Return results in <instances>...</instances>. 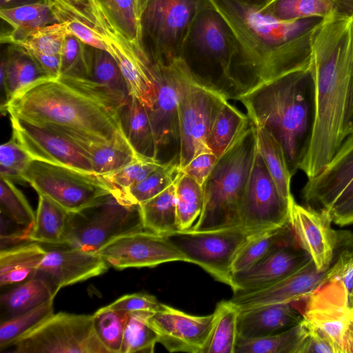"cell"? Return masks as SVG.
<instances>
[{
    "mask_svg": "<svg viewBox=\"0 0 353 353\" xmlns=\"http://www.w3.org/2000/svg\"><path fill=\"white\" fill-rule=\"evenodd\" d=\"M303 334L299 353H336L329 338L320 330L303 319Z\"/></svg>",
    "mask_w": 353,
    "mask_h": 353,
    "instance_id": "cell-55",
    "label": "cell"
},
{
    "mask_svg": "<svg viewBox=\"0 0 353 353\" xmlns=\"http://www.w3.org/2000/svg\"><path fill=\"white\" fill-rule=\"evenodd\" d=\"M353 14V0H274L261 12L279 20L323 19L334 12Z\"/></svg>",
    "mask_w": 353,
    "mask_h": 353,
    "instance_id": "cell-34",
    "label": "cell"
},
{
    "mask_svg": "<svg viewBox=\"0 0 353 353\" xmlns=\"http://www.w3.org/2000/svg\"><path fill=\"white\" fill-rule=\"evenodd\" d=\"M243 226L212 230H177L164 235L188 258L216 281L231 286L232 266L243 246L253 236Z\"/></svg>",
    "mask_w": 353,
    "mask_h": 353,
    "instance_id": "cell-11",
    "label": "cell"
},
{
    "mask_svg": "<svg viewBox=\"0 0 353 353\" xmlns=\"http://www.w3.org/2000/svg\"><path fill=\"white\" fill-rule=\"evenodd\" d=\"M0 210L1 214L32 230L36 214L13 181L3 176H0Z\"/></svg>",
    "mask_w": 353,
    "mask_h": 353,
    "instance_id": "cell-49",
    "label": "cell"
},
{
    "mask_svg": "<svg viewBox=\"0 0 353 353\" xmlns=\"http://www.w3.org/2000/svg\"><path fill=\"white\" fill-rule=\"evenodd\" d=\"M294 303L305 321L329 338L336 353H345V338L353 319V311L342 282L334 279L323 281Z\"/></svg>",
    "mask_w": 353,
    "mask_h": 353,
    "instance_id": "cell-16",
    "label": "cell"
},
{
    "mask_svg": "<svg viewBox=\"0 0 353 353\" xmlns=\"http://www.w3.org/2000/svg\"><path fill=\"white\" fill-rule=\"evenodd\" d=\"M326 271H319L311 259L295 272L259 290L234 293L230 301L239 310L298 301L317 288Z\"/></svg>",
    "mask_w": 353,
    "mask_h": 353,
    "instance_id": "cell-24",
    "label": "cell"
},
{
    "mask_svg": "<svg viewBox=\"0 0 353 353\" xmlns=\"http://www.w3.org/2000/svg\"><path fill=\"white\" fill-rule=\"evenodd\" d=\"M139 205L145 230L161 235L179 230L174 183Z\"/></svg>",
    "mask_w": 353,
    "mask_h": 353,
    "instance_id": "cell-38",
    "label": "cell"
},
{
    "mask_svg": "<svg viewBox=\"0 0 353 353\" xmlns=\"http://www.w3.org/2000/svg\"><path fill=\"white\" fill-rule=\"evenodd\" d=\"M54 299L22 314L2 320L0 324L1 351L12 346L22 336L54 314Z\"/></svg>",
    "mask_w": 353,
    "mask_h": 353,
    "instance_id": "cell-44",
    "label": "cell"
},
{
    "mask_svg": "<svg viewBox=\"0 0 353 353\" xmlns=\"http://www.w3.org/2000/svg\"><path fill=\"white\" fill-rule=\"evenodd\" d=\"M120 116L123 130L135 152L145 159L158 161V148L148 109L130 96L121 107Z\"/></svg>",
    "mask_w": 353,
    "mask_h": 353,
    "instance_id": "cell-30",
    "label": "cell"
},
{
    "mask_svg": "<svg viewBox=\"0 0 353 353\" xmlns=\"http://www.w3.org/2000/svg\"><path fill=\"white\" fill-rule=\"evenodd\" d=\"M257 150L280 194L290 200L293 197L290 172L284 150L275 137L264 128L255 125Z\"/></svg>",
    "mask_w": 353,
    "mask_h": 353,
    "instance_id": "cell-37",
    "label": "cell"
},
{
    "mask_svg": "<svg viewBox=\"0 0 353 353\" xmlns=\"http://www.w3.org/2000/svg\"><path fill=\"white\" fill-rule=\"evenodd\" d=\"M208 0H139L141 42L151 62L183 57L194 21Z\"/></svg>",
    "mask_w": 353,
    "mask_h": 353,
    "instance_id": "cell-6",
    "label": "cell"
},
{
    "mask_svg": "<svg viewBox=\"0 0 353 353\" xmlns=\"http://www.w3.org/2000/svg\"><path fill=\"white\" fill-rule=\"evenodd\" d=\"M0 16L12 30H31L57 23L49 5L43 0L1 8Z\"/></svg>",
    "mask_w": 353,
    "mask_h": 353,
    "instance_id": "cell-45",
    "label": "cell"
},
{
    "mask_svg": "<svg viewBox=\"0 0 353 353\" xmlns=\"http://www.w3.org/2000/svg\"><path fill=\"white\" fill-rule=\"evenodd\" d=\"M188 44L194 49L202 65L194 76L195 79L228 99H234L236 86L231 74L233 38L224 20L210 4L197 16Z\"/></svg>",
    "mask_w": 353,
    "mask_h": 353,
    "instance_id": "cell-9",
    "label": "cell"
},
{
    "mask_svg": "<svg viewBox=\"0 0 353 353\" xmlns=\"http://www.w3.org/2000/svg\"><path fill=\"white\" fill-rule=\"evenodd\" d=\"M353 70V14L336 11L322 19L311 37L313 117L299 165L307 179L332 161L349 132Z\"/></svg>",
    "mask_w": 353,
    "mask_h": 353,
    "instance_id": "cell-1",
    "label": "cell"
},
{
    "mask_svg": "<svg viewBox=\"0 0 353 353\" xmlns=\"http://www.w3.org/2000/svg\"><path fill=\"white\" fill-rule=\"evenodd\" d=\"M228 100L222 93L199 83L188 66L179 90L180 171L194 157L210 151L206 145L208 134L216 115Z\"/></svg>",
    "mask_w": 353,
    "mask_h": 353,
    "instance_id": "cell-10",
    "label": "cell"
},
{
    "mask_svg": "<svg viewBox=\"0 0 353 353\" xmlns=\"http://www.w3.org/2000/svg\"><path fill=\"white\" fill-rule=\"evenodd\" d=\"M46 253L45 247L35 242L1 250V287L18 284L33 277Z\"/></svg>",
    "mask_w": 353,
    "mask_h": 353,
    "instance_id": "cell-31",
    "label": "cell"
},
{
    "mask_svg": "<svg viewBox=\"0 0 353 353\" xmlns=\"http://www.w3.org/2000/svg\"><path fill=\"white\" fill-rule=\"evenodd\" d=\"M352 128H353V70H352V83L351 109H350V119H349V132H348V134H350V132H351Z\"/></svg>",
    "mask_w": 353,
    "mask_h": 353,
    "instance_id": "cell-61",
    "label": "cell"
},
{
    "mask_svg": "<svg viewBox=\"0 0 353 353\" xmlns=\"http://www.w3.org/2000/svg\"><path fill=\"white\" fill-rule=\"evenodd\" d=\"M22 177L39 194L68 212H79L110 194L119 201L116 189L102 176L69 167L32 159Z\"/></svg>",
    "mask_w": 353,
    "mask_h": 353,
    "instance_id": "cell-7",
    "label": "cell"
},
{
    "mask_svg": "<svg viewBox=\"0 0 353 353\" xmlns=\"http://www.w3.org/2000/svg\"><path fill=\"white\" fill-rule=\"evenodd\" d=\"M330 214L332 222L339 225L353 223V196L334 207Z\"/></svg>",
    "mask_w": 353,
    "mask_h": 353,
    "instance_id": "cell-57",
    "label": "cell"
},
{
    "mask_svg": "<svg viewBox=\"0 0 353 353\" xmlns=\"http://www.w3.org/2000/svg\"><path fill=\"white\" fill-rule=\"evenodd\" d=\"M248 118L270 132L281 145L293 176L304 154L313 117L310 70L263 83L239 96Z\"/></svg>",
    "mask_w": 353,
    "mask_h": 353,
    "instance_id": "cell-4",
    "label": "cell"
},
{
    "mask_svg": "<svg viewBox=\"0 0 353 353\" xmlns=\"http://www.w3.org/2000/svg\"><path fill=\"white\" fill-rule=\"evenodd\" d=\"M256 128L249 119L202 185L203 205L194 230L241 225V208L256 152Z\"/></svg>",
    "mask_w": 353,
    "mask_h": 353,
    "instance_id": "cell-5",
    "label": "cell"
},
{
    "mask_svg": "<svg viewBox=\"0 0 353 353\" xmlns=\"http://www.w3.org/2000/svg\"><path fill=\"white\" fill-rule=\"evenodd\" d=\"M163 304L155 296L145 293H134L122 296L108 306L114 310L128 312H155L160 310Z\"/></svg>",
    "mask_w": 353,
    "mask_h": 353,
    "instance_id": "cell-54",
    "label": "cell"
},
{
    "mask_svg": "<svg viewBox=\"0 0 353 353\" xmlns=\"http://www.w3.org/2000/svg\"><path fill=\"white\" fill-rule=\"evenodd\" d=\"M303 317L294 302L239 310L237 339L263 337L299 324Z\"/></svg>",
    "mask_w": 353,
    "mask_h": 353,
    "instance_id": "cell-25",
    "label": "cell"
},
{
    "mask_svg": "<svg viewBox=\"0 0 353 353\" xmlns=\"http://www.w3.org/2000/svg\"><path fill=\"white\" fill-rule=\"evenodd\" d=\"M12 346L15 353H109L99 339L92 314H53Z\"/></svg>",
    "mask_w": 353,
    "mask_h": 353,
    "instance_id": "cell-12",
    "label": "cell"
},
{
    "mask_svg": "<svg viewBox=\"0 0 353 353\" xmlns=\"http://www.w3.org/2000/svg\"><path fill=\"white\" fill-rule=\"evenodd\" d=\"M217 157L210 151L203 152L194 157L181 170L203 185L212 170Z\"/></svg>",
    "mask_w": 353,
    "mask_h": 353,
    "instance_id": "cell-56",
    "label": "cell"
},
{
    "mask_svg": "<svg viewBox=\"0 0 353 353\" xmlns=\"http://www.w3.org/2000/svg\"><path fill=\"white\" fill-rule=\"evenodd\" d=\"M180 173L178 163L171 161L153 172L125 192L127 202L141 205L173 184Z\"/></svg>",
    "mask_w": 353,
    "mask_h": 353,
    "instance_id": "cell-47",
    "label": "cell"
},
{
    "mask_svg": "<svg viewBox=\"0 0 353 353\" xmlns=\"http://www.w3.org/2000/svg\"><path fill=\"white\" fill-rule=\"evenodd\" d=\"M352 148H353V128L345 139L336 152H345Z\"/></svg>",
    "mask_w": 353,
    "mask_h": 353,
    "instance_id": "cell-60",
    "label": "cell"
},
{
    "mask_svg": "<svg viewBox=\"0 0 353 353\" xmlns=\"http://www.w3.org/2000/svg\"><path fill=\"white\" fill-rule=\"evenodd\" d=\"M338 280L345 285L350 303L353 300V248L341 251L326 270L323 281Z\"/></svg>",
    "mask_w": 353,
    "mask_h": 353,
    "instance_id": "cell-53",
    "label": "cell"
},
{
    "mask_svg": "<svg viewBox=\"0 0 353 353\" xmlns=\"http://www.w3.org/2000/svg\"><path fill=\"white\" fill-rule=\"evenodd\" d=\"M10 117L12 137L32 159L94 173L85 151L61 132L48 125Z\"/></svg>",
    "mask_w": 353,
    "mask_h": 353,
    "instance_id": "cell-17",
    "label": "cell"
},
{
    "mask_svg": "<svg viewBox=\"0 0 353 353\" xmlns=\"http://www.w3.org/2000/svg\"><path fill=\"white\" fill-rule=\"evenodd\" d=\"M345 353H353V319L345 338Z\"/></svg>",
    "mask_w": 353,
    "mask_h": 353,
    "instance_id": "cell-58",
    "label": "cell"
},
{
    "mask_svg": "<svg viewBox=\"0 0 353 353\" xmlns=\"http://www.w3.org/2000/svg\"><path fill=\"white\" fill-rule=\"evenodd\" d=\"M112 27L141 56L149 59L141 42L139 0H94Z\"/></svg>",
    "mask_w": 353,
    "mask_h": 353,
    "instance_id": "cell-33",
    "label": "cell"
},
{
    "mask_svg": "<svg viewBox=\"0 0 353 353\" xmlns=\"http://www.w3.org/2000/svg\"><path fill=\"white\" fill-rule=\"evenodd\" d=\"M144 230L140 205L124 204L110 194L79 212L68 213L63 244L97 252L114 239Z\"/></svg>",
    "mask_w": 353,
    "mask_h": 353,
    "instance_id": "cell-8",
    "label": "cell"
},
{
    "mask_svg": "<svg viewBox=\"0 0 353 353\" xmlns=\"http://www.w3.org/2000/svg\"><path fill=\"white\" fill-rule=\"evenodd\" d=\"M303 334L301 321L284 331L263 337L237 339L234 353H299Z\"/></svg>",
    "mask_w": 353,
    "mask_h": 353,
    "instance_id": "cell-42",
    "label": "cell"
},
{
    "mask_svg": "<svg viewBox=\"0 0 353 353\" xmlns=\"http://www.w3.org/2000/svg\"><path fill=\"white\" fill-rule=\"evenodd\" d=\"M311 259L298 242L285 245L250 268L233 273L230 288L234 293L265 288L295 272Z\"/></svg>",
    "mask_w": 353,
    "mask_h": 353,
    "instance_id": "cell-23",
    "label": "cell"
},
{
    "mask_svg": "<svg viewBox=\"0 0 353 353\" xmlns=\"http://www.w3.org/2000/svg\"><path fill=\"white\" fill-rule=\"evenodd\" d=\"M57 130L68 136L85 151L91 161L94 173L98 175L112 173L137 161L148 160L139 156L130 145L109 144L74 132Z\"/></svg>",
    "mask_w": 353,
    "mask_h": 353,
    "instance_id": "cell-29",
    "label": "cell"
},
{
    "mask_svg": "<svg viewBox=\"0 0 353 353\" xmlns=\"http://www.w3.org/2000/svg\"><path fill=\"white\" fill-rule=\"evenodd\" d=\"M249 121L248 115L226 101L219 110L206 141L208 149L219 158Z\"/></svg>",
    "mask_w": 353,
    "mask_h": 353,
    "instance_id": "cell-41",
    "label": "cell"
},
{
    "mask_svg": "<svg viewBox=\"0 0 353 353\" xmlns=\"http://www.w3.org/2000/svg\"><path fill=\"white\" fill-rule=\"evenodd\" d=\"M129 313L120 353L154 352L159 336L146 321L153 312Z\"/></svg>",
    "mask_w": 353,
    "mask_h": 353,
    "instance_id": "cell-48",
    "label": "cell"
},
{
    "mask_svg": "<svg viewBox=\"0 0 353 353\" xmlns=\"http://www.w3.org/2000/svg\"><path fill=\"white\" fill-rule=\"evenodd\" d=\"M208 1L233 38L234 99L263 83L310 70L312 34L322 19L282 21L239 0Z\"/></svg>",
    "mask_w": 353,
    "mask_h": 353,
    "instance_id": "cell-2",
    "label": "cell"
},
{
    "mask_svg": "<svg viewBox=\"0 0 353 353\" xmlns=\"http://www.w3.org/2000/svg\"><path fill=\"white\" fill-rule=\"evenodd\" d=\"M15 1L17 0H1V8L11 7Z\"/></svg>",
    "mask_w": 353,
    "mask_h": 353,
    "instance_id": "cell-62",
    "label": "cell"
},
{
    "mask_svg": "<svg viewBox=\"0 0 353 353\" xmlns=\"http://www.w3.org/2000/svg\"><path fill=\"white\" fill-rule=\"evenodd\" d=\"M248 5L256 8L260 11H262L267 6H268L274 0H239Z\"/></svg>",
    "mask_w": 353,
    "mask_h": 353,
    "instance_id": "cell-59",
    "label": "cell"
},
{
    "mask_svg": "<svg viewBox=\"0 0 353 353\" xmlns=\"http://www.w3.org/2000/svg\"><path fill=\"white\" fill-rule=\"evenodd\" d=\"M295 242L297 241L290 221L256 234L239 252L233 263L232 272L245 270L277 249Z\"/></svg>",
    "mask_w": 353,
    "mask_h": 353,
    "instance_id": "cell-32",
    "label": "cell"
},
{
    "mask_svg": "<svg viewBox=\"0 0 353 353\" xmlns=\"http://www.w3.org/2000/svg\"><path fill=\"white\" fill-rule=\"evenodd\" d=\"M188 68L182 57L165 62H151L157 95L153 105L148 110L158 148V161L162 154L164 163H179V90Z\"/></svg>",
    "mask_w": 353,
    "mask_h": 353,
    "instance_id": "cell-13",
    "label": "cell"
},
{
    "mask_svg": "<svg viewBox=\"0 0 353 353\" xmlns=\"http://www.w3.org/2000/svg\"><path fill=\"white\" fill-rule=\"evenodd\" d=\"M97 253L114 268H152L170 261L188 262L166 236L142 230L111 241Z\"/></svg>",
    "mask_w": 353,
    "mask_h": 353,
    "instance_id": "cell-18",
    "label": "cell"
},
{
    "mask_svg": "<svg viewBox=\"0 0 353 353\" xmlns=\"http://www.w3.org/2000/svg\"><path fill=\"white\" fill-rule=\"evenodd\" d=\"M123 105L90 78L48 77L19 92L1 113L105 143L130 145L121 121Z\"/></svg>",
    "mask_w": 353,
    "mask_h": 353,
    "instance_id": "cell-3",
    "label": "cell"
},
{
    "mask_svg": "<svg viewBox=\"0 0 353 353\" xmlns=\"http://www.w3.org/2000/svg\"><path fill=\"white\" fill-rule=\"evenodd\" d=\"M95 24L108 46V52L117 62L128 85L130 96L137 99L148 110L153 105L157 89L151 61L139 54L110 24L101 9L94 6Z\"/></svg>",
    "mask_w": 353,
    "mask_h": 353,
    "instance_id": "cell-19",
    "label": "cell"
},
{
    "mask_svg": "<svg viewBox=\"0 0 353 353\" xmlns=\"http://www.w3.org/2000/svg\"><path fill=\"white\" fill-rule=\"evenodd\" d=\"M174 183L179 230H188L191 228L202 211V185L181 171Z\"/></svg>",
    "mask_w": 353,
    "mask_h": 353,
    "instance_id": "cell-43",
    "label": "cell"
},
{
    "mask_svg": "<svg viewBox=\"0 0 353 353\" xmlns=\"http://www.w3.org/2000/svg\"><path fill=\"white\" fill-rule=\"evenodd\" d=\"M44 78L48 77L23 49L14 45L8 47L1 61L0 85L6 101L1 111L19 92Z\"/></svg>",
    "mask_w": 353,
    "mask_h": 353,
    "instance_id": "cell-28",
    "label": "cell"
},
{
    "mask_svg": "<svg viewBox=\"0 0 353 353\" xmlns=\"http://www.w3.org/2000/svg\"><path fill=\"white\" fill-rule=\"evenodd\" d=\"M90 79L105 88L123 105L130 94L125 80L114 58L106 50L89 46Z\"/></svg>",
    "mask_w": 353,
    "mask_h": 353,
    "instance_id": "cell-39",
    "label": "cell"
},
{
    "mask_svg": "<svg viewBox=\"0 0 353 353\" xmlns=\"http://www.w3.org/2000/svg\"><path fill=\"white\" fill-rule=\"evenodd\" d=\"M50 6L57 23L65 24L70 34L85 44L108 51L102 34L96 27L88 0H44Z\"/></svg>",
    "mask_w": 353,
    "mask_h": 353,
    "instance_id": "cell-26",
    "label": "cell"
},
{
    "mask_svg": "<svg viewBox=\"0 0 353 353\" xmlns=\"http://www.w3.org/2000/svg\"><path fill=\"white\" fill-rule=\"evenodd\" d=\"M39 196L35 222L28 241L46 245L63 244L69 212L48 197Z\"/></svg>",
    "mask_w": 353,
    "mask_h": 353,
    "instance_id": "cell-36",
    "label": "cell"
},
{
    "mask_svg": "<svg viewBox=\"0 0 353 353\" xmlns=\"http://www.w3.org/2000/svg\"><path fill=\"white\" fill-rule=\"evenodd\" d=\"M56 294L48 282L35 274L33 277L1 294V308L7 314L5 319H8L54 299Z\"/></svg>",
    "mask_w": 353,
    "mask_h": 353,
    "instance_id": "cell-35",
    "label": "cell"
},
{
    "mask_svg": "<svg viewBox=\"0 0 353 353\" xmlns=\"http://www.w3.org/2000/svg\"><path fill=\"white\" fill-rule=\"evenodd\" d=\"M32 157L12 137L0 147V176L24 182L22 174Z\"/></svg>",
    "mask_w": 353,
    "mask_h": 353,
    "instance_id": "cell-52",
    "label": "cell"
},
{
    "mask_svg": "<svg viewBox=\"0 0 353 353\" xmlns=\"http://www.w3.org/2000/svg\"><path fill=\"white\" fill-rule=\"evenodd\" d=\"M283 197L256 150L241 208V226L254 234L289 222L290 203Z\"/></svg>",
    "mask_w": 353,
    "mask_h": 353,
    "instance_id": "cell-15",
    "label": "cell"
},
{
    "mask_svg": "<svg viewBox=\"0 0 353 353\" xmlns=\"http://www.w3.org/2000/svg\"><path fill=\"white\" fill-rule=\"evenodd\" d=\"M59 77H90L89 46L70 34H68L63 41Z\"/></svg>",
    "mask_w": 353,
    "mask_h": 353,
    "instance_id": "cell-50",
    "label": "cell"
},
{
    "mask_svg": "<svg viewBox=\"0 0 353 353\" xmlns=\"http://www.w3.org/2000/svg\"><path fill=\"white\" fill-rule=\"evenodd\" d=\"M157 333L158 343L170 352L204 353L214 322V314L192 315L163 304L147 318Z\"/></svg>",
    "mask_w": 353,
    "mask_h": 353,
    "instance_id": "cell-20",
    "label": "cell"
},
{
    "mask_svg": "<svg viewBox=\"0 0 353 353\" xmlns=\"http://www.w3.org/2000/svg\"><path fill=\"white\" fill-rule=\"evenodd\" d=\"M68 34L63 23H54L31 30H11L2 33L1 43L23 49L36 63L52 57H60L65 37Z\"/></svg>",
    "mask_w": 353,
    "mask_h": 353,
    "instance_id": "cell-27",
    "label": "cell"
},
{
    "mask_svg": "<svg viewBox=\"0 0 353 353\" xmlns=\"http://www.w3.org/2000/svg\"><path fill=\"white\" fill-rule=\"evenodd\" d=\"M48 245L36 274L43 277L56 294L65 286L99 276L109 268L97 252L64 244Z\"/></svg>",
    "mask_w": 353,
    "mask_h": 353,
    "instance_id": "cell-21",
    "label": "cell"
},
{
    "mask_svg": "<svg viewBox=\"0 0 353 353\" xmlns=\"http://www.w3.org/2000/svg\"><path fill=\"white\" fill-rule=\"evenodd\" d=\"M130 313L114 310L108 305L99 308L93 314L95 332L109 353H120L124 330Z\"/></svg>",
    "mask_w": 353,
    "mask_h": 353,
    "instance_id": "cell-46",
    "label": "cell"
},
{
    "mask_svg": "<svg viewBox=\"0 0 353 353\" xmlns=\"http://www.w3.org/2000/svg\"><path fill=\"white\" fill-rule=\"evenodd\" d=\"M164 164L158 161L140 160L102 176L116 189L120 201L124 204L130 205L125 199V192Z\"/></svg>",
    "mask_w": 353,
    "mask_h": 353,
    "instance_id": "cell-51",
    "label": "cell"
},
{
    "mask_svg": "<svg viewBox=\"0 0 353 353\" xmlns=\"http://www.w3.org/2000/svg\"><path fill=\"white\" fill-rule=\"evenodd\" d=\"M290 223L300 247L319 271H326L341 251L352 248L353 234L332 228V219L325 210L290 203Z\"/></svg>",
    "mask_w": 353,
    "mask_h": 353,
    "instance_id": "cell-14",
    "label": "cell"
},
{
    "mask_svg": "<svg viewBox=\"0 0 353 353\" xmlns=\"http://www.w3.org/2000/svg\"><path fill=\"white\" fill-rule=\"evenodd\" d=\"M239 310L230 301L216 306L212 332L204 353H234Z\"/></svg>",
    "mask_w": 353,
    "mask_h": 353,
    "instance_id": "cell-40",
    "label": "cell"
},
{
    "mask_svg": "<svg viewBox=\"0 0 353 353\" xmlns=\"http://www.w3.org/2000/svg\"><path fill=\"white\" fill-rule=\"evenodd\" d=\"M350 304L351 308H352V310L353 311V300L350 302Z\"/></svg>",
    "mask_w": 353,
    "mask_h": 353,
    "instance_id": "cell-63",
    "label": "cell"
},
{
    "mask_svg": "<svg viewBox=\"0 0 353 353\" xmlns=\"http://www.w3.org/2000/svg\"><path fill=\"white\" fill-rule=\"evenodd\" d=\"M76 1H86L88 0H76Z\"/></svg>",
    "mask_w": 353,
    "mask_h": 353,
    "instance_id": "cell-64",
    "label": "cell"
},
{
    "mask_svg": "<svg viewBox=\"0 0 353 353\" xmlns=\"http://www.w3.org/2000/svg\"><path fill=\"white\" fill-rule=\"evenodd\" d=\"M353 196V148L336 152L317 176L307 179L302 189L307 205L330 212Z\"/></svg>",
    "mask_w": 353,
    "mask_h": 353,
    "instance_id": "cell-22",
    "label": "cell"
}]
</instances>
